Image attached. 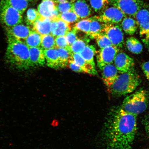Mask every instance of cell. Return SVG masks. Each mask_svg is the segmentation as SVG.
<instances>
[{"mask_svg":"<svg viewBox=\"0 0 149 149\" xmlns=\"http://www.w3.org/2000/svg\"><path fill=\"white\" fill-rule=\"evenodd\" d=\"M137 115L114 108L104 125L103 139L107 149H132L137 131Z\"/></svg>","mask_w":149,"mask_h":149,"instance_id":"cell-1","label":"cell"},{"mask_svg":"<svg viewBox=\"0 0 149 149\" xmlns=\"http://www.w3.org/2000/svg\"><path fill=\"white\" fill-rule=\"evenodd\" d=\"M103 81L109 92L116 96L133 92L141 83L140 77L134 68L113 79Z\"/></svg>","mask_w":149,"mask_h":149,"instance_id":"cell-2","label":"cell"},{"mask_svg":"<svg viewBox=\"0 0 149 149\" xmlns=\"http://www.w3.org/2000/svg\"><path fill=\"white\" fill-rule=\"evenodd\" d=\"M8 45L6 52L7 60L19 69L30 68L29 48L25 43L14 37L8 36Z\"/></svg>","mask_w":149,"mask_h":149,"instance_id":"cell-3","label":"cell"},{"mask_svg":"<svg viewBox=\"0 0 149 149\" xmlns=\"http://www.w3.org/2000/svg\"><path fill=\"white\" fill-rule=\"evenodd\" d=\"M148 100L147 91L140 89L127 97L123 102L121 108L127 112L137 116L146 110Z\"/></svg>","mask_w":149,"mask_h":149,"instance_id":"cell-4","label":"cell"},{"mask_svg":"<svg viewBox=\"0 0 149 149\" xmlns=\"http://www.w3.org/2000/svg\"><path fill=\"white\" fill-rule=\"evenodd\" d=\"M0 21L7 27H11L21 24L22 14L7 3L5 0L0 2Z\"/></svg>","mask_w":149,"mask_h":149,"instance_id":"cell-5","label":"cell"},{"mask_svg":"<svg viewBox=\"0 0 149 149\" xmlns=\"http://www.w3.org/2000/svg\"><path fill=\"white\" fill-rule=\"evenodd\" d=\"M135 18L139 27L141 40L149 49V9L143 6L137 12Z\"/></svg>","mask_w":149,"mask_h":149,"instance_id":"cell-6","label":"cell"},{"mask_svg":"<svg viewBox=\"0 0 149 149\" xmlns=\"http://www.w3.org/2000/svg\"><path fill=\"white\" fill-rule=\"evenodd\" d=\"M113 6L125 15L135 17L137 12L144 6L143 0H109Z\"/></svg>","mask_w":149,"mask_h":149,"instance_id":"cell-7","label":"cell"},{"mask_svg":"<svg viewBox=\"0 0 149 149\" xmlns=\"http://www.w3.org/2000/svg\"><path fill=\"white\" fill-rule=\"evenodd\" d=\"M105 33L113 46L120 48L124 44V34L122 28L118 24H105L102 31Z\"/></svg>","mask_w":149,"mask_h":149,"instance_id":"cell-8","label":"cell"},{"mask_svg":"<svg viewBox=\"0 0 149 149\" xmlns=\"http://www.w3.org/2000/svg\"><path fill=\"white\" fill-rule=\"evenodd\" d=\"M126 16L117 7H107L101 15L93 18L105 24H118L122 21Z\"/></svg>","mask_w":149,"mask_h":149,"instance_id":"cell-9","label":"cell"},{"mask_svg":"<svg viewBox=\"0 0 149 149\" xmlns=\"http://www.w3.org/2000/svg\"><path fill=\"white\" fill-rule=\"evenodd\" d=\"M120 49L113 45L100 48L97 52L98 66L106 64H113Z\"/></svg>","mask_w":149,"mask_h":149,"instance_id":"cell-10","label":"cell"},{"mask_svg":"<svg viewBox=\"0 0 149 149\" xmlns=\"http://www.w3.org/2000/svg\"><path fill=\"white\" fill-rule=\"evenodd\" d=\"M37 10L40 17L49 18L52 21L58 18L60 14L57 10V3L53 0H42Z\"/></svg>","mask_w":149,"mask_h":149,"instance_id":"cell-11","label":"cell"},{"mask_svg":"<svg viewBox=\"0 0 149 149\" xmlns=\"http://www.w3.org/2000/svg\"><path fill=\"white\" fill-rule=\"evenodd\" d=\"M114 65L119 73L123 74L134 68V61L133 59L123 52L117 54L114 61Z\"/></svg>","mask_w":149,"mask_h":149,"instance_id":"cell-12","label":"cell"},{"mask_svg":"<svg viewBox=\"0 0 149 149\" xmlns=\"http://www.w3.org/2000/svg\"><path fill=\"white\" fill-rule=\"evenodd\" d=\"M8 36H10L20 40H25L31 31L28 26L21 24L11 27H7Z\"/></svg>","mask_w":149,"mask_h":149,"instance_id":"cell-13","label":"cell"},{"mask_svg":"<svg viewBox=\"0 0 149 149\" xmlns=\"http://www.w3.org/2000/svg\"><path fill=\"white\" fill-rule=\"evenodd\" d=\"M46 61L44 50L40 47L29 48V63L31 67L43 66Z\"/></svg>","mask_w":149,"mask_h":149,"instance_id":"cell-14","label":"cell"},{"mask_svg":"<svg viewBox=\"0 0 149 149\" xmlns=\"http://www.w3.org/2000/svg\"><path fill=\"white\" fill-rule=\"evenodd\" d=\"M72 10L81 19L88 18L92 15V9L85 0L72 3Z\"/></svg>","mask_w":149,"mask_h":149,"instance_id":"cell-15","label":"cell"},{"mask_svg":"<svg viewBox=\"0 0 149 149\" xmlns=\"http://www.w3.org/2000/svg\"><path fill=\"white\" fill-rule=\"evenodd\" d=\"M52 20L49 18L40 17L33 25V31L41 35L51 34Z\"/></svg>","mask_w":149,"mask_h":149,"instance_id":"cell-16","label":"cell"},{"mask_svg":"<svg viewBox=\"0 0 149 149\" xmlns=\"http://www.w3.org/2000/svg\"><path fill=\"white\" fill-rule=\"evenodd\" d=\"M44 52L47 66L52 68H60L58 54L56 48L45 50Z\"/></svg>","mask_w":149,"mask_h":149,"instance_id":"cell-17","label":"cell"},{"mask_svg":"<svg viewBox=\"0 0 149 149\" xmlns=\"http://www.w3.org/2000/svg\"><path fill=\"white\" fill-rule=\"evenodd\" d=\"M98 67L101 71L103 81L113 79L118 75V71L115 65L113 64H106Z\"/></svg>","mask_w":149,"mask_h":149,"instance_id":"cell-18","label":"cell"},{"mask_svg":"<svg viewBox=\"0 0 149 149\" xmlns=\"http://www.w3.org/2000/svg\"><path fill=\"white\" fill-rule=\"evenodd\" d=\"M122 29L127 34L133 35L139 27L136 20L130 17H126L122 20Z\"/></svg>","mask_w":149,"mask_h":149,"instance_id":"cell-19","label":"cell"},{"mask_svg":"<svg viewBox=\"0 0 149 149\" xmlns=\"http://www.w3.org/2000/svg\"><path fill=\"white\" fill-rule=\"evenodd\" d=\"M71 58L76 64L89 71L91 72V75H97V72L95 68H94L92 65L87 63L81 56L80 54H72Z\"/></svg>","mask_w":149,"mask_h":149,"instance_id":"cell-20","label":"cell"},{"mask_svg":"<svg viewBox=\"0 0 149 149\" xmlns=\"http://www.w3.org/2000/svg\"><path fill=\"white\" fill-rule=\"evenodd\" d=\"M96 52V48L94 46L87 45L80 54L87 63L95 68L94 56Z\"/></svg>","mask_w":149,"mask_h":149,"instance_id":"cell-21","label":"cell"},{"mask_svg":"<svg viewBox=\"0 0 149 149\" xmlns=\"http://www.w3.org/2000/svg\"><path fill=\"white\" fill-rule=\"evenodd\" d=\"M126 46L127 49L132 53L138 54L142 52V44L137 39L133 37H129L126 41Z\"/></svg>","mask_w":149,"mask_h":149,"instance_id":"cell-22","label":"cell"},{"mask_svg":"<svg viewBox=\"0 0 149 149\" xmlns=\"http://www.w3.org/2000/svg\"><path fill=\"white\" fill-rule=\"evenodd\" d=\"M42 35L32 31L24 42L30 47H40L41 43Z\"/></svg>","mask_w":149,"mask_h":149,"instance_id":"cell-23","label":"cell"},{"mask_svg":"<svg viewBox=\"0 0 149 149\" xmlns=\"http://www.w3.org/2000/svg\"><path fill=\"white\" fill-rule=\"evenodd\" d=\"M57 27L54 32L52 34L55 37L65 36L67 33L72 30L71 25L63 21L61 19H57Z\"/></svg>","mask_w":149,"mask_h":149,"instance_id":"cell-24","label":"cell"},{"mask_svg":"<svg viewBox=\"0 0 149 149\" xmlns=\"http://www.w3.org/2000/svg\"><path fill=\"white\" fill-rule=\"evenodd\" d=\"M56 49L58 52L61 68L68 67L71 53L68 48H58Z\"/></svg>","mask_w":149,"mask_h":149,"instance_id":"cell-25","label":"cell"},{"mask_svg":"<svg viewBox=\"0 0 149 149\" xmlns=\"http://www.w3.org/2000/svg\"><path fill=\"white\" fill-rule=\"evenodd\" d=\"M92 18L84 19L80 20L74 25L73 29L76 31H81L88 35L90 32V28Z\"/></svg>","mask_w":149,"mask_h":149,"instance_id":"cell-26","label":"cell"},{"mask_svg":"<svg viewBox=\"0 0 149 149\" xmlns=\"http://www.w3.org/2000/svg\"><path fill=\"white\" fill-rule=\"evenodd\" d=\"M40 47L44 50L56 48L55 37L51 34L42 35Z\"/></svg>","mask_w":149,"mask_h":149,"instance_id":"cell-27","label":"cell"},{"mask_svg":"<svg viewBox=\"0 0 149 149\" xmlns=\"http://www.w3.org/2000/svg\"><path fill=\"white\" fill-rule=\"evenodd\" d=\"M7 3L23 14L28 6L27 0H5Z\"/></svg>","mask_w":149,"mask_h":149,"instance_id":"cell-28","label":"cell"},{"mask_svg":"<svg viewBox=\"0 0 149 149\" xmlns=\"http://www.w3.org/2000/svg\"><path fill=\"white\" fill-rule=\"evenodd\" d=\"M96 40L98 45L100 48H104L112 45L111 42L105 33H101L93 35L90 36Z\"/></svg>","mask_w":149,"mask_h":149,"instance_id":"cell-29","label":"cell"},{"mask_svg":"<svg viewBox=\"0 0 149 149\" xmlns=\"http://www.w3.org/2000/svg\"><path fill=\"white\" fill-rule=\"evenodd\" d=\"M91 7L96 13H102L108 7L109 0H89Z\"/></svg>","mask_w":149,"mask_h":149,"instance_id":"cell-30","label":"cell"},{"mask_svg":"<svg viewBox=\"0 0 149 149\" xmlns=\"http://www.w3.org/2000/svg\"><path fill=\"white\" fill-rule=\"evenodd\" d=\"M87 45L86 42L81 39H78L71 45L67 48L71 53L80 54Z\"/></svg>","mask_w":149,"mask_h":149,"instance_id":"cell-31","label":"cell"},{"mask_svg":"<svg viewBox=\"0 0 149 149\" xmlns=\"http://www.w3.org/2000/svg\"><path fill=\"white\" fill-rule=\"evenodd\" d=\"M59 18L70 25L77 22L79 19L72 10L59 14Z\"/></svg>","mask_w":149,"mask_h":149,"instance_id":"cell-32","label":"cell"},{"mask_svg":"<svg viewBox=\"0 0 149 149\" xmlns=\"http://www.w3.org/2000/svg\"><path fill=\"white\" fill-rule=\"evenodd\" d=\"M40 17L38 10L34 8H30L28 9L26 13V21L27 25L33 26L35 22Z\"/></svg>","mask_w":149,"mask_h":149,"instance_id":"cell-33","label":"cell"},{"mask_svg":"<svg viewBox=\"0 0 149 149\" xmlns=\"http://www.w3.org/2000/svg\"><path fill=\"white\" fill-rule=\"evenodd\" d=\"M93 20L91 24L90 32L89 35L97 34V33H102L104 25L105 23L98 21L94 18H92Z\"/></svg>","mask_w":149,"mask_h":149,"instance_id":"cell-34","label":"cell"},{"mask_svg":"<svg viewBox=\"0 0 149 149\" xmlns=\"http://www.w3.org/2000/svg\"><path fill=\"white\" fill-rule=\"evenodd\" d=\"M57 7L59 13H63L72 10V3L68 1L57 3Z\"/></svg>","mask_w":149,"mask_h":149,"instance_id":"cell-35","label":"cell"},{"mask_svg":"<svg viewBox=\"0 0 149 149\" xmlns=\"http://www.w3.org/2000/svg\"><path fill=\"white\" fill-rule=\"evenodd\" d=\"M68 67H69L71 70L74 72H82V73L91 74V72L85 69L82 68V67L79 66V65L76 64L71 58L69 62Z\"/></svg>","mask_w":149,"mask_h":149,"instance_id":"cell-36","label":"cell"},{"mask_svg":"<svg viewBox=\"0 0 149 149\" xmlns=\"http://www.w3.org/2000/svg\"><path fill=\"white\" fill-rule=\"evenodd\" d=\"M56 48H67L69 46L65 36H59L55 38Z\"/></svg>","mask_w":149,"mask_h":149,"instance_id":"cell-37","label":"cell"},{"mask_svg":"<svg viewBox=\"0 0 149 149\" xmlns=\"http://www.w3.org/2000/svg\"><path fill=\"white\" fill-rule=\"evenodd\" d=\"M77 31L73 29L69 31L65 35L68 45L70 46L76 40H77L78 37L77 35Z\"/></svg>","mask_w":149,"mask_h":149,"instance_id":"cell-38","label":"cell"},{"mask_svg":"<svg viewBox=\"0 0 149 149\" xmlns=\"http://www.w3.org/2000/svg\"><path fill=\"white\" fill-rule=\"evenodd\" d=\"M141 68L146 79L149 81V61L143 63L141 65Z\"/></svg>","mask_w":149,"mask_h":149,"instance_id":"cell-39","label":"cell"},{"mask_svg":"<svg viewBox=\"0 0 149 149\" xmlns=\"http://www.w3.org/2000/svg\"><path fill=\"white\" fill-rule=\"evenodd\" d=\"M145 131L149 137V116H147L143 121Z\"/></svg>","mask_w":149,"mask_h":149,"instance_id":"cell-40","label":"cell"},{"mask_svg":"<svg viewBox=\"0 0 149 149\" xmlns=\"http://www.w3.org/2000/svg\"><path fill=\"white\" fill-rule=\"evenodd\" d=\"M53 1H54L56 3H59L64 2L68 1V0H53Z\"/></svg>","mask_w":149,"mask_h":149,"instance_id":"cell-41","label":"cell"},{"mask_svg":"<svg viewBox=\"0 0 149 149\" xmlns=\"http://www.w3.org/2000/svg\"><path fill=\"white\" fill-rule=\"evenodd\" d=\"M28 1H29L30 2H32V1H37V0H27Z\"/></svg>","mask_w":149,"mask_h":149,"instance_id":"cell-42","label":"cell"},{"mask_svg":"<svg viewBox=\"0 0 149 149\" xmlns=\"http://www.w3.org/2000/svg\"><path fill=\"white\" fill-rule=\"evenodd\" d=\"M70 2H71L72 3H73L74 2L78 1V0H70Z\"/></svg>","mask_w":149,"mask_h":149,"instance_id":"cell-43","label":"cell"},{"mask_svg":"<svg viewBox=\"0 0 149 149\" xmlns=\"http://www.w3.org/2000/svg\"></svg>","mask_w":149,"mask_h":149,"instance_id":"cell-44","label":"cell"}]
</instances>
